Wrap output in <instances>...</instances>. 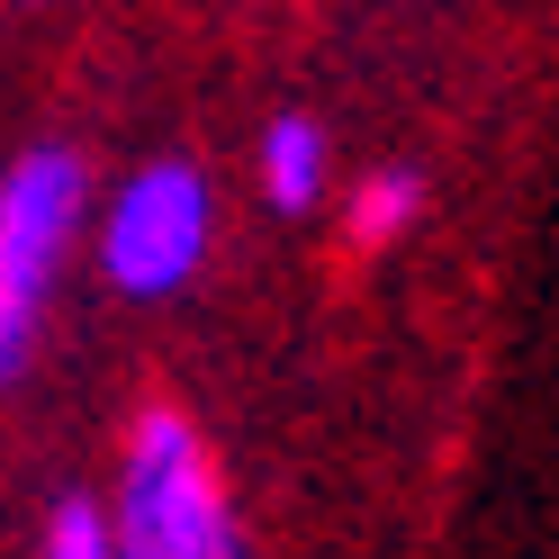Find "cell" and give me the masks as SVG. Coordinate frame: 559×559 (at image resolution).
<instances>
[{
  "label": "cell",
  "mask_w": 559,
  "mask_h": 559,
  "mask_svg": "<svg viewBox=\"0 0 559 559\" xmlns=\"http://www.w3.org/2000/svg\"><path fill=\"white\" fill-rule=\"evenodd\" d=\"M325 127L317 118H271L262 127V190L271 207H289V217H307V207L325 199Z\"/></svg>",
  "instance_id": "cell-4"
},
{
  "label": "cell",
  "mask_w": 559,
  "mask_h": 559,
  "mask_svg": "<svg viewBox=\"0 0 559 559\" xmlns=\"http://www.w3.org/2000/svg\"><path fill=\"white\" fill-rule=\"evenodd\" d=\"M199 262H207V181H199V163L163 154L118 190L109 226H99V271L127 298H171Z\"/></svg>",
  "instance_id": "cell-3"
},
{
  "label": "cell",
  "mask_w": 559,
  "mask_h": 559,
  "mask_svg": "<svg viewBox=\"0 0 559 559\" xmlns=\"http://www.w3.org/2000/svg\"><path fill=\"white\" fill-rule=\"evenodd\" d=\"M109 559H243V533L217 497V469L190 433V415L154 406L127 442L118 469V523H109Z\"/></svg>",
  "instance_id": "cell-1"
},
{
  "label": "cell",
  "mask_w": 559,
  "mask_h": 559,
  "mask_svg": "<svg viewBox=\"0 0 559 559\" xmlns=\"http://www.w3.org/2000/svg\"><path fill=\"white\" fill-rule=\"evenodd\" d=\"M37 559H109V514H99L91 497H63L46 514V550Z\"/></svg>",
  "instance_id": "cell-6"
},
{
  "label": "cell",
  "mask_w": 559,
  "mask_h": 559,
  "mask_svg": "<svg viewBox=\"0 0 559 559\" xmlns=\"http://www.w3.org/2000/svg\"><path fill=\"white\" fill-rule=\"evenodd\" d=\"M415 207H425V181H415V171H370L361 199H353V235L361 243H389Z\"/></svg>",
  "instance_id": "cell-5"
},
{
  "label": "cell",
  "mask_w": 559,
  "mask_h": 559,
  "mask_svg": "<svg viewBox=\"0 0 559 559\" xmlns=\"http://www.w3.org/2000/svg\"><path fill=\"white\" fill-rule=\"evenodd\" d=\"M82 154L73 145H37L10 163L0 181V389L27 370L46 334V298H55V271H63V243L82 226Z\"/></svg>",
  "instance_id": "cell-2"
}]
</instances>
